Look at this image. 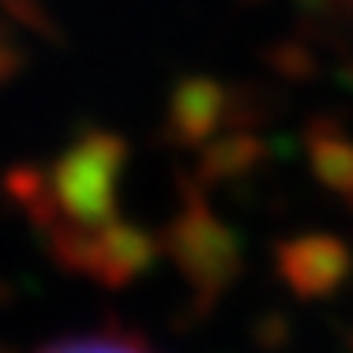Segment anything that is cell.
<instances>
[{
  "label": "cell",
  "instance_id": "cell-6",
  "mask_svg": "<svg viewBox=\"0 0 353 353\" xmlns=\"http://www.w3.org/2000/svg\"><path fill=\"white\" fill-rule=\"evenodd\" d=\"M41 353H150V350L139 346L136 339H124V334H79V339L53 342Z\"/></svg>",
  "mask_w": 353,
  "mask_h": 353
},
{
  "label": "cell",
  "instance_id": "cell-4",
  "mask_svg": "<svg viewBox=\"0 0 353 353\" xmlns=\"http://www.w3.org/2000/svg\"><path fill=\"white\" fill-rule=\"evenodd\" d=\"M222 117V87L207 79H188L173 94V128L184 143H196L211 136Z\"/></svg>",
  "mask_w": 353,
  "mask_h": 353
},
{
  "label": "cell",
  "instance_id": "cell-2",
  "mask_svg": "<svg viewBox=\"0 0 353 353\" xmlns=\"http://www.w3.org/2000/svg\"><path fill=\"white\" fill-rule=\"evenodd\" d=\"M173 256L199 293H218L237 271V245L203 207H188L173 225Z\"/></svg>",
  "mask_w": 353,
  "mask_h": 353
},
{
  "label": "cell",
  "instance_id": "cell-1",
  "mask_svg": "<svg viewBox=\"0 0 353 353\" xmlns=\"http://www.w3.org/2000/svg\"><path fill=\"white\" fill-rule=\"evenodd\" d=\"M124 147L105 132H90L79 139L53 170V199L75 222V230H102L113 218L117 170Z\"/></svg>",
  "mask_w": 353,
  "mask_h": 353
},
{
  "label": "cell",
  "instance_id": "cell-7",
  "mask_svg": "<svg viewBox=\"0 0 353 353\" xmlns=\"http://www.w3.org/2000/svg\"><path fill=\"white\" fill-rule=\"evenodd\" d=\"M8 64H12V53H8V49H4V41H0V75H4Z\"/></svg>",
  "mask_w": 353,
  "mask_h": 353
},
{
  "label": "cell",
  "instance_id": "cell-3",
  "mask_svg": "<svg viewBox=\"0 0 353 353\" xmlns=\"http://www.w3.org/2000/svg\"><path fill=\"white\" fill-rule=\"evenodd\" d=\"M279 271L282 279L305 297H323L346 279L350 271V252L342 241L312 233V237H297L279 248Z\"/></svg>",
  "mask_w": 353,
  "mask_h": 353
},
{
  "label": "cell",
  "instance_id": "cell-5",
  "mask_svg": "<svg viewBox=\"0 0 353 353\" xmlns=\"http://www.w3.org/2000/svg\"><path fill=\"white\" fill-rule=\"evenodd\" d=\"M312 165L327 188L353 203V143L342 132H334V128L312 132Z\"/></svg>",
  "mask_w": 353,
  "mask_h": 353
}]
</instances>
